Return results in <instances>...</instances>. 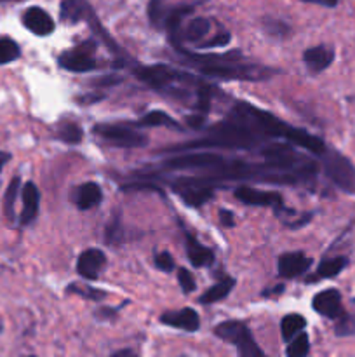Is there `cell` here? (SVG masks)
Masks as SVG:
<instances>
[{"mask_svg": "<svg viewBox=\"0 0 355 357\" xmlns=\"http://www.w3.org/2000/svg\"><path fill=\"white\" fill-rule=\"evenodd\" d=\"M352 333H355V319L352 316H348L347 312H345L343 316L338 317L336 335L343 337V335H352Z\"/></svg>", "mask_w": 355, "mask_h": 357, "instance_id": "32", "label": "cell"}, {"mask_svg": "<svg viewBox=\"0 0 355 357\" xmlns=\"http://www.w3.org/2000/svg\"><path fill=\"white\" fill-rule=\"evenodd\" d=\"M106 265V257H104L103 251L100 250H86L79 257V261H77V272L79 275L86 279H97L100 278L101 271Z\"/></svg>", "mask_w": 355, "mask_h": 357, "instance_id": "12", "label": "cell"}, {"mask_svg": "<svg viewBox=\"0 0 355 357\" xmlns=\"http://www.w3.org/2000/svg\"><path fill=\"white\" fill-rule=\"evenodd\" d=\"M214 335L221 340L237 345L239 357H267L253 340L251 331L239 321H226L214 328Z\"/></svg>", "mask_w": 355, "mask_h": 357, "instance_id": "3", "label": "cell"}, {"mask_svg": "<svg viewBox=\"0 0 355 357\" xmlns=\"http://www.w3.org/2000/svg\"><path fill=\"white\" fill-rule=\"evenodd\" d=\"M219 222L223 227H233L235 218H233V213L228 209H219Z\"/></svg>", "mask_w": 355, "mask_h": 357, "instance_id": "40", "label": "cell"}, {"mask_svg": "<svg viewBox=\"0 0 355 357\" xmlns=\"http://www.w3.org/2000/svg\"><path fill=\"white\" fill-rule=\"evenodd\" d=\"M233 194L244 204L267 206V208H274L277 211L284 209V202H282L281 194H277V192H261L251 187H237Z\"/></svg>", "mask_w": 355, "mask_h": 357, "instance_id": "9", "label": "cell"}, {"mask_svg": "<svg viewBox=\"0 0 355 357\" xmlns=\"http://www.w3.org/2000/svg\"><path fill=\"white\" fill-rule=\"evenodd\" d=\"M23 24L38 37H47L54 31V21L40 7H30L23 14Z\"/></svg>", "mask_w": 355, "mask_h": 357, "instance_id": "13", "label": "cell"}, {"mask_svg": "<svg viewBox=\"0 0 355 357\" xmlns=\"http://www.w3.org/2000/svg\"><path fill=\"white\" fill-rule=\"evenodd\" d=\"M19 45L13 38H0V65H7V63L14 61V59L19 58Z\"/></svg>", "mask_w": 355, "mask_h": 357, "instance_id": "29", "label": "cell"}, {"mask_svg": "<svg viewBox=\"0 0 355 357\" xmlns=\"http://www.w3.org/2000/svg\"><path fill=\"white\" fill-rule=\"evenodd\" d=\"M303 2L319 3V6H324V7H336L340 0H303Z\"/></svg>", "mask_w": 355, "mask_h": 357, "instance_id": "41", "label": "cell"}, {"mask_svg": "<svg viewBox=\"0 0 355 357\" xmlns=\"http://www.w3.org/2000/svg\"><path fill=\"white\" fill-rule=\"evenodd\" d=\"M310 351V340H308V335L306 333H298L294 338L291 340L289 344L287 351L285 354L287 357H306Z\"/></svg>", "mask_w": 355, "mask_h": 357, "instance_id": "30", "label": "cell"}, {"mask_svg": "<svg viewBox=\"0 0 355 357\" xmlns=\"http://www.w3.org/2000/svg\"><path fill=\"white\" fill-rule=\"evenodd\" d=\"M19 187H21L19 176L13 178V181H10L9 187H7L6 197H3V211H6L7 218H13L14 216V202H16Z\"/></svg>", "mask_w": 355, "mask_h": 357, "instance_id": "31", "label": "cell"}, {"mask_svg": "<svg viewBox=\"0 0 355 357\" xmlns=\"http://www.w3.org/2000/svg\"><path fill=\"white\" fill-rule=\"evenodd\" d=\"M200 73L211 79H223V80H263L268 79L275 73V70L267 68V66L256 65H239L235 61H218L209 63V65L198 66Z\"/></svg>", "mask_w": 355, "mask_h": 357, "instance_id": "1", "label": "cell"}, {"mask_svg": "<svg viewBox=\"0 0 355 357\" xmlns=\"http://www.w3.org/2000/svg\"><path fill=\"white\" fill-rule=\"evenodd\" d=\"M204 122H205V115L204 114H198V115H190L187 117V124L194 129H202L204 128Z\"/></svg>", "mask_w": 355, "mask_h": 357, "instance_id": "39", "label": "cell"}, {"mask_svg": "<svg viewBox=\"0 0 355 357\" xmlns=\"http://www.w3.org/2000/svg\"><path fill=\"white\" fill-rule=\"evenodd\" d=\"M230 33L228 31H221V33H218L216 37H212V40H205L204 44H200L202 49H212V47H223V45H226L230 42Z\"/></svg>", "mask_w": 355, "mask_h": 357, "instance_id": "35", "label": "cell"}, {"mask_svg": "<svg viewBox=\"0 0 355 357\" xmlns=\"http://www.w3.org/2000/svg\"><path fill=\"white\" fill-rule=\"evenodd\" d=\"M265 28L268 30V33L271 35H284L287 33V24L281 23V21H265Z\"/></svg>", "mask_w": 355, "mask_h": 357, "instance_id": "37", "label": "cell"}, {"mask_svg": "<svg viewBox=\"0 0 355 357\" xmlns=\"http://www.w3.org/2000/svg\"><path fill=\"white\" fill-rule=\"evenodd\" d=\"M221 164H225L219 153L212 152H195V153H184V155L173 157L169 160H164L162 167L164 169L171 171H183V169H191V171H214L218 169Z\"/></svg>", "mask_w": 355, "mask_h": 357, "instance_id": "5", "label": "cell"}, {"mask_svg": "<svg viewBox=\"0 0 355 357\" xmlns=\"http://www.w3.org/2000/svg\"><path fill=\"white\" fill-rule=\"evenodd\" d=\"M138 128H159V126H164V128H171V129H180L178 122L174 121L171 115L164 114V112L155 110L150 112V114L143 115L138 122H136Z\"/></svg>", "mask_w": 355, "mask_h": 357, "instance_id": "22", "label": "cell"}, {"mask_svg": "<svg viewBox=\"0 0 355 357\" xmlns=\"http://www.w3.org/2000/svg\"><path fill=\"white\" fill-rule=\"evenodd\" d=\"M167 13H169V7L166 6L164 0H150L148 2V20L157 28H164Z\"/></svg>", "mask_w": 355, "mask_h": 357, "instance_id": "26", "label": "cell"}, {"mask_svg": "<svg viewBox=\"0 0 355 357\" xmlns=\"http://www.w3.org/2000/svg\"><path fill=\"white\" fill-rule=\"evenodd\" d=\"M348 265V260L345 257H336V258H327L322 264L319 265L317 272L313 274V278H310L308 281H322V279H331L336 278L341 271Z\"/></svg>", "mask_w": 355, "mask_h": 357, "instance_id": "20", "label": "cell"}, {"mask_svg": "<svg viewBox=\"0 0 355 357\" xmlns=\"http://www.w3.org/2000/svg\"><path fill=\"white\" fill-rule=\"evenodd\" d=\"M285 142L291 143L292 146H299V149H305L308 152L317 153V155H322L326 152V143L319 138V136L310 135L308 131L305 129H298V128H289L287 136H285Z\"/></svg>", "mask_w": 355, "mask_h": 357, "instance_id": "14", "label": "cell"}, {"mask_svg": "<svg viewBox=\"0 0 355 357\" xmlns=\"http://www.w3.org/2000/svg\"><path fill=\"white\" fill-rule=\"evenodd\" d=\"M23 211H21V223L28 225L35 220L38 213V204H40V194L33 183H26L23 187Z\"/></svg>", "mask_w": 355, "mask_h": 357, "instance_id": "17", "label": "cell"}, {"mask_svg": "<svg viewBox=\"0 0 355 357\" xmlns=\"http://www.w3.org/2000/svg\"><path fill=\"white\" fill-rule=\"evenodd\" d=\"M86 0H63L61 2V17L68 23H77L86 14Z\"/></svg>", "mask_w": 355, "mask_h": 357, "instance_id": "24", "label": "cell"}, {"mask_svg": "<svg viewBox=\"0 0 355 357\" xmlns=\"http://www.w3.org/2000/svg\"><path fill=\"white\" fill-rule=\"evenodd\" d=\"M211 30V21L207 17H194L184 30V38L188 42H198Z\"/></svg>", "mask_w": 355, "mask_h": 357, "instance_id": "25", "label": "cell"}, {"mask_svg": "<svg viewBox=\"0 0 355 357\" xmlns=\"http://www.w3.org/2000/svg\"><path fill=\"white\" fill-rule=\"evenodd\" d=\"M66 293H73V295H79L82 296V298L93 300V302H100V300L106 298V293H104L103 289L90 288V286H86V284H77V282L70 284L68 288H66Z\"/></svg>", "mask_w": 355, "mask_h": 357, "instance_id": "28", "label": "cell"}, {"mask_svg": "<svg viewBox=\"0 0 355 357\" xmlns=\"http://www.w3.org/2000/svg\"><path fill=\"white\" fill-rule=\"evenodd\" d=\"M122 229H120V218L118 216H115V218H111L110 225L106 227V241L110 244H118L122 239Z\"/></svg>", "mask_w": 355, "mask_h": 357, "instance_id": "34", "label": "cell"}, {"mask_svg": "<svg viewBox=\"0 0 355 357\" xmlns=\"http://www.w3.org/2000/svg\"><path fill=\"white\" fill-rule=\"evenodd\" d=\"M103 96H90V98H80V103H94V101H100Z\"/></svg>", "mask_w": 355, "mask_h": 357, "instance_id": "44", "label": "cell"}, {"mask_svg": "<svg viewBox=\"0 0 355 357\" xmlns=\"http://www.w3.org/2000/svg\"><path fill=\"white\" fill-rule=\"evenodd\" d=\"M58 136L61 142L70 143V145H77L82 142V129L73 122H61L58 126Z\"/></svg>", "mask_w": 355, "mask_h": 357, "instance_id": "27", "label": "cell"}, {"mask_svg": "<svg viewBox=\"0 0 355 357\" xmlns=\"http://www.w3.org/2000/svg\"><path fill=\"white\" fill-rule=\"evenodd\" d=\"M178 281H180V286L181 289H183V293H187V295L194 293L195 288H197L194 275H191L187 268H180V271H178Z\"/></svg>", "mask_w": 355, "mask_h": 357, "instance_id": "33", "label": "cell"}, {"mask_svg": "<svg viewBox=\"0 0 355 357\" xmlns=\"http://www.w3.org/2000/svg\"><path fill=\"white\" fill-rule=\"evenodd\" d=\"M176 194L183 199L184 204L191 206V208H198L204 202L211 201L214 195V187L212 185H205L198 181L197 178H183L178 181Z\"/></svg>", "mask_w": 355, "mask_h": 357, "instance_id": "8", "label": "cell"}, {"mask_svg": "<svg viewBox=\"0 0 355 357\" xmlns=\"http://www.w3.org/2000/svg\"><path fill=\"white\" fill-rule=\"evenodd\" d=\"M160 323L167 324V326L180 328V330L184 331H197L198 326H200L198 314L194 309H181L162 314L160 316Z\"/></svg>", "mask_w": 355, "mask_h": 357, "instance_id": "15", "label": "cell"}, {"mask_svg": "<svg viewBox=\"0 0 355 357\" xmlns=\"http://www.w3.org/2000/svg\"><path fill=\"white\" fill-rule=\"evenodd\" d=\"M101 201H103V192H101L97 183L89 181V183H84L82 187L77 190L75 202L77 208H79L80 211H87V209L96 208V206H100Z\"/></svg>", "mask_w": 355, "mask_h": 357, "instance_id": "19", "label": "cell"}, {"mask_svg": "<svg viewBox=\"0 0 355 357\" xmlns=\"http://www.w3.org/2000/svg\"><path fill=\"white\" fill-rule=\"evenodd\" d=\"M100 138L106 139L111 145L120 146V149H141L148 143V138L141 132L134 131L125 126H115V124H97L94 128Z\"/></svg>", "mask_w": 355, "mask_h": 357, "instance_id": "6", "label": "cell"}, {"mask_svg": "<svg viewBox=\"0 0 355 357\" xmlns=\"http://www.w3.org/2000/svg\"><path fill=\"white\" fill-rule=\"evenodd\" d=\"M155 265L159 271L171 272L174 268V260H173V257L167 253V251H162V253H159L155 257Z\"/></svg>", "mask_w": 355, "mask_h": 357, "instance_id": "36", "label": "cell"}, {"mask_svg": "<svg viewBox=\"0 0 355 357\" xmlns=\"http://www.w3.org/2000/svg\"><path fill=\"white\" fill-rule=\"evenodd\" d=\"M111 357H139V356L136 354L134 351H131V349H124V351L115 352V354L111 356Z\"/></svg>", "mask_w": 355, "mask_h": 357, "instance_id": "42", "label": "cell"}, {"mask_svg": "<svg viewBox=\"0 0 355 357\" xmlns=\"http://www.w3.org/2000/svg\"><path fill=\"white\" fill-rule=\"evenodd\" d=\"M233 286H235V279L232 278H226L223 279V281L216 282L214 286H211V288L207 289V291L204 293V295L198 298V302L200 303H216L219 302V300L226 298V296L230 295V291L233 289Z\"/></svg>", "mask_w": 355, "mask_h": 357, "instance_id": "21", "label": "cell"}, {"mask_svg": "<svg viewBox=\"0 0 355 357\" xmlns=\"http://www.w3.org/2000/svg\"><path fill=\"white\" fill-rule=\"evenodd\" d=\"M312 258L306 257L301 251H296V253H285L278 258L277 271L278 275L284 279H294L298 275L305 274L306 271L312 265Z\"/></svg>", "mask_w": 355, "mask_h": 357, "instance_id": "11", "label": "cell"}, {"mask_svg": "<svg viewBox=\"0 0 355 357\" xmlns=\"http://www.w3.org/2000/svg\"><path fill=\"white\" fill-rule=\"evenodd\" d=\"M94 49H96L94 40L84 42V44L77 45V47L63 52L58 59L59 65H61L65 70H68V72H75V73L90 72V70L96 68V59H94L93 56Z\"/></svg>", "mask_w": 355, "mask_h": 357, "instance_id": "7", "label": "cell"}, {"mask_svg": "<svg viewBox=\"0 0 355 357\" xmlns=\"http://www.w3.org/2000/svg\"><path fill=\"white\" fill-rule=\"evenodd\" d=\"M122 79L117 75H108V77H100V79L94 80V86H100V87H106V86H117L120 84Z\"/></svg>", "mask_w": 355, "mask_h": 357, "instance_id": "38", "label": "cell"}, {"mask_svg": "<svg viewBox=\"0 0 355 357\" xmlns=\"http://www.w3.org/2000/svg\"><path fill=\"white\" fill-rule=\"evenodd\" d=\"M334 51L327 45H315L303 52V61L312 73H320L333 63Z\"/></svg>", "mask_w": 355, "mask_h": 357, "instance_id": "16", "label": "cell"}, {"mask_svg": "<svg viewBox=\"0 0 355 357\" xmlns=\"http://www.w3.org/2000/svg\"><path fill=\"white\" fill-rule=\"evenodd\" d=\"M9 160H10V153L0 152V171L3 169V166H6V164L9 162Z\"/></svg>", "mask_w": 355, "mask_h": 357, "instance_id": "43", "label": "cell"}, {"mask_svg": "<svg viewBox=\"0 0 355 357\" xmlns=\"http://www.w3.org/2000/svg\"><path fill=\"white\" fill-rule=\"evenodd\" d=\"M134 73L141 82H145L146 86H150L152 89L162 91L164 94H166L173 86H178L180 82H191V80H194L190 75H187V73L180 72V70H174L166 65L143 66V68H136Z\"/></svg>", "mask_w": 355, "mask_h": 357, "instance_id": "4", "label": "cell"}, {"mask_svg": "<svg viewBox=\"0 0 355 357\" xmlns=\"http://www.w3.org/2000/svg\"><path fill=\"white\" fill-rule=\"evenodd\" d=\"M306 326V321L305 317L299 316V314H289L282 319L281 323V331H282V338L285 342L292 340L298 333H301Z\"/></svg>", "mask_w": 355, "mask_h": 357, "instance_id": "23", "label": "cell"}, {"mask_svg": "<svg viewBox=\"0 0 355 357\" xmlns=\"http://www.w3.org/2000/svg\"><path fill=\"white\" fill-rule=\"evenodd\" d=\"M312 305L315 312L324 317H329V319H338L345 314L343 307H341V293L334 288L317 293L313 296Z\"/></svg>", "mask_w": 355, "mask_h": 357, "instance_id": "10", "label": "cell"}, {"mask_svg": "<svg viewBox=\"0 0 355 357\" xmlns=\"http://www.w3.org/2000/svg\"><path fill=\"white\" fill-rule=\"evenodd\" d=\"M322 159L324 171H326L327 178L336 185L340 190L347 192V194H355V166L341 155L338 150L326 149V152L320 155Z\"/></svg>", "mask_w": 355, "mask_h": 357, "instance_id": "2", "label": "cell"}, {"mask_svg": "<svg viewBox=\"0 0 355 357\" xmlns=\"http://www.w3.org/2000/svg\"><path fill=\"white\" fill-rule=\"evenodd\" d=\"M187 255H188V260L191 261L194 267H209V265L214 261V253H212L209 248L202 246L194 236L188 234L187 236Z\"/></svg>", "mask_w": 355, "mask_h": 357, "instance_id": "18", "label": "cell"}]
</instances>
